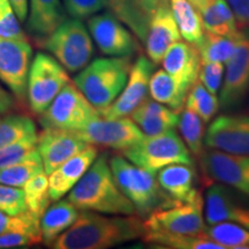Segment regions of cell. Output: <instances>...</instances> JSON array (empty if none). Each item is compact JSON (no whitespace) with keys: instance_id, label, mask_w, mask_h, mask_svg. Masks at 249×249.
<instances>
[{"instance_id":"1","label":"cell","mask_w":249,"mask_h":249,"mask_svg":"<svg viewBox=\"0 0 249 249\" xmlns=\"http://www.w3.org/2000/svg\"><path fill=\"white\" fill-rule=\"evenodd\" d=\"M144 222L134 214L105 216L96 211L81 210L70 229L62 232L50 247L55 249H107L144 235Z\"/></svg>"},{"instance_id":"2","label":"cell","mask_w":249,"mask_h":249,"mask_svg":"<svg viewBox=\"0 0 249 249\" xmlns=\"http://www.w3.org/2000/svg\"><path fill=\"white\" fill-rule=\"evenodd\" d=\"M68 201L79 210L114 216L136 213L135 207L117 185L105 155L96 158L85 176L71 188Z\"/></svg>"},{"instance_id":"3","label":"cell","mask_w":249,"mask_h":249,"mask_svg":"<svg viewBox=\"0 0 249 249\" xmlns=\"http://www.w3.org/2000/svg\"><path fill=\"white\" fill-rule=\"evenodd\" d=\"M132 66L130 57L98 58L81 70L74 77V85L99 111L111 105L120 95Z\"/></svg>"},{"instance_id":"4","label":"cell","mask_w":249,"mask_h":249,"mask_svg":"<svg viewBox=\"0 0 249 249\" xmlns=\"http://www.w3.org/2000/svg\"><path fill=\"white\" fill-rule=\"evenodd\" d=\"M108 165L117 185L135 207L139 217L145 219L157 209L176 204L160 188L155 174L121 156H113Z\"/></svg>"},{"instance_id":"5","label":"cell","mask_w":249,"mask_h":249,"mask_svg":"<svg viewBox=\"0 0 249 249\" xmlns=\"http://www.w3.org/2000/svg\"><path fill=\"white\" fill-rule=\"evenodd\" d=\"M39 44L71 73L83 70L95 51L89 30L82 21L74 18H65L48 37L39 40Z\"/></svg>"},{"instance_id":"6","label":"cell","mask_w":249,"mask_h":249,"mask_svg":"<svg viewBox=\"0 0 249 249\" xmlns=\"http://www.w3.org/2000/svg\"><path fill=\"white\" fill-rule=\"evenodd\" d=\"M124 156L130 163L155 176L171 164L194 165L191 151L176 129L158 135H145L135 145L124 150Z\"/></svg>"},{"instance_id":"7","label":"cell","mask_w":249,"mask_h":249,"mask_svg":"<svg viewBox=\"0 0 249 249\" xmlns=\"http://www.w3.org/2000/svg\"><path fill=\"white\" fill-rule=\"evenodd\" d=\"M39 116L43 128L77 132L101 114L74 83L68 82Z\"/></svg>"},{"instance_id":"8","label":"cell","mask_w":249,"mask_h":249,"mask_svg":"<svg viewBox=\"0 0 249 249\" xmlns=\"http://www.w3.org/2000/svg\"><path fill=\"white\" fill-rule=\"evenodd\" d=\"M68 82L70 76L57 59L43 52L37 53L30 65L27 86L28 102L34 113L42 114Z\"/></svg>"},{"instance_id":"9","label":"cell","mask_w":249,"mask_h":249,"mask_svg":"<svg viewBox=\"0 0 249 249\" xmlns=\"http://www.w3.org/2000/svg\"><path fill=\"white\" fill-rule=\"evenodd\" d=\"M203 205V197L198 194L192 201L160 208L145 218V230L173 234L203 235L207 229Z\"/></svg>"},{"instance_id":"10","label":"cell","mask_w":249,"mask_h":249,"mask_svg":"<svg viewBox=\"0 0 249 249\" xmlns=\"http://www.w3.org/2000/svg\"><path fill=\"white\" fill-rule=\"evenodd\" d=\"M33 49L28 39L0 36V81L18 101L27 98Z\"/></svg>"},{"instance_id":"11","label":"cell","mask_w":249,"mask_h":249,"mask_svg":"<svg viewBox=\"0 0 249 249\" xmlns=\"http://www.w3.org/2000/svg\"><path fill=\"white\" fill-rule=\"evenodd\" d=\"M226 62L219 107L232 110L241 104L249 91V31H239L234 52Z\"/></svg>"},{"instance_id":"12","label":"cell","mask_w":249,"mask_h":249,"mask_svg":"<svg viewBox=\"0 0 249 249\" xmlns=\"http://www.w3.org/2000/svg\"><path fill=\"white\" fill-rule=\"evenodd\" d=\"M74 133L88 144L123 151L135 145L145 136L138 124L126 117L117 119L99 117L87 124L85 128Z\"/></svg>"},{"instance_id":"13","label":"cell","mask_w":249,"mask_h":249,"mask_svg":"<svg viewBox=\"0 0 249 249\" xmlns=\"http://www.w3.org/2000/svg\"><path fill=\"white\" fill-rule=\"evenodd\" d=\"M88 29L102 53L110 57H130L139 50V43L128 27L111 12L89 18Z\"/></svg>"},{"instance_id":"14","label":"cell","mask_w":249,"mask_h":249,"mask_svg":"<svg viewBox=\"0 0 249 249\" xmlns=\"http://www.w3.org/2000/svg\"><path fill=\"white\" fill-rule=\"evenodd\" d=\"M200 157L201 167L208 178L249 196V155L210 149L202 152Z\"/></svg>"},{"instance_id":"15","label":"cell","mask_w":249,"mask_h":249,"mask_svg":"<svg viewBox=\"0 0 249 249\" xmlns=\"http://www.w3.org/2000/svg\"><path fill=\"white\" fill-rule=\"evenodd\" d=\"M154 70V62L145 55H140L133 64L128 80L120 95L111 105L98 111L101 117L105 119H117L129 116L147 98L149 82Z\"/></svg>"},{"instance_id":"16","label":"cell","mask_w":249,"mask_h":249,"mask_svg":"<svg viewBox=\"0 0 249 249\" xmlns=\"http://www.w3.org/2000/svg\"><path fill=\"white\" fill-rule=\"evenodd\" d=\"M205 220L209 225L234 223L249 230V204L223 183H213L205 193Z\"/></svg>"},{"instance_id":"17","label":"cell","mask_w":249,"mask_h":249,"mask_svg":"<svg viewBox=\"0 0 249 249\" xmlns=\"http://www.w3.org/2000/svg\"><path fill=\"white\" fill-rule=\"evenodd\" d=\"M208 148L235 155H249V117L219 116L205 133Z\"/></svg>"},{"instance_id":"18","label":"cell","mask_w":249,"mask_h":249,"mask_svg":"<svg viewBox=\"0 0 249 249\" xmlns=\"http://www.w3.org/2000/svg\"><path fill=\"white\" fill-rule=\"evenodd\" d=\"M88 145L76 133L68 130L44 128L37 138V151L48 176Z\"/></svg>"},{"instance_id":"19","label":"cell","mask_w":249,"mask_h":249,"mask_svg":"<svg viewBox=\"0 0 249 249\" xmlns=\"http://www.w3.org/2000/svg\"><path fill=\"white\" fill-rule=\"evenodd\" d=\"M181 38L179 28L174 20L169 0H163L151 14L148 33L145 37V49L148 58L158 65L171 45Z\"/></svg>"},{"instance_id":"20","label":"cell","mask_w":249,"mask_h":249,"mask_svg":"<svg viewBox=\"0 0 249 249\" xmlns=\"http://www.w3.org/2000/svg\"><path fill=\"white\" fill-rule=\"evenodd\" d=\"M161 62L165 71L173 77L183 92L188 93L198 79L202 64L197 48L188 42L178 40L167 49Z\"/></svg>"},{"instance_id":"21","label":"cell","mask_w":249,"mask_h":249,"mask_svg":"<svg viewBox=\"0 0 249 249\" xmlns=\"http://www.w3.org/2000/svg\"><path fill=\"white\" fill-rule=\"evenodd\" d=\"M97 152L95 145L89 144L49 174V195L51 201L60 200L71 191L97 158Z\"/></svg>"},{"instance_id":"22","label":"cell","mask_w":249,"mask_h":249,"mask_svg":"<svg viewBox=\"0 0 249 249\" xmlns=\"http://www.w3.org/2000/svg\"><path fill=\"white\" fill-rule=\"evenodd\" d=\"M157 181L165 194L176 203L192 201L201 194L195 187L196 172L194 165H167L160 171Z\"/></svg>"},{"instance_id":"23","label":"cell","mask_w":249,"mask_h":249,"mask_svg":"<svg viewBox=\"0 0 249 249\" xmlns=\"http://www.w3.org/2000/svg\"><path fill=\"white\" fill-rule=\"evenodd\" d=\"M132 120L144 135L152 136L176 129L179 123V112L164 107L154 99L145 98L132 113Z\"/></svg>"},{"instance_id":"24","label":"cell","mask_w":249,"mask_h":249,"mask_svg":"<svg viewBox=\"0 0 249 249\" xmlns=\"http://www.w3.org/2000/svg\"><path fill=\"white\" fill-rule=\"evenodd\" d=\"M28 31L38 40L44 39L66 18L60 0H30Z\"/></svg>"},{"instance_id":"25","label":"cell","mask_w":249,"mask_h":249,"mask_svg":"<svg viewBox=\"0 0 249 249\" xmlns=\"http://www.w3.org/2000/svg\"><path fill=\"white\" fill-rule=\"evenodd\" d=\"M79 209L68 200H58L40 217L42 241L51 246L55 239L73 225L79 217Z\"/></svg>"},{"instance_id":"26","label":"cell","mask_w":249,"mask_h":249,"mask_svg":"<svg viewBox=\"0 0 249 249\" xmlns=\"http://www.w3.org/2000/svg\"><path fill=\"white\" fill-rule=\"evenodd\" d=\"M200 14L207 33L226 37H234L239 33L234 14L226 0H213Z\"/></svg>"},{"instance_id":"27","label":"cell","mask_w":249,"mask_h":249,"mask_svg":"<svg viewBox=\"0 0 249 249\" xmlns=\"http://www.w3.org/2000/svg\"><path fill=\"white\" fill-rule=\"evenodd\" d=\"M170 7L180 35L186 42L197 46L204 36V28L200 12L189 0H170Z\"/></svg>"},{"instance_id":"28","label":"cell","mask_w":249,"mask_h":249,"mask_svg":"<svg viewBox=\"0 0 249 249\" xmlns=\"http://www.w3.org/2000/svg\"><path fill=\"white\" fill-rule=\"evenodd\" d=\"M143 241L152 247L171 249H224L223 246L203 235L173 234V233L145 231Z\"/></svg>"},{"instance_id":"29","label":"cell","mask_w":249,"mask_h":249,"mask_svg":"<svg viewBox=\"0 0 249 249\" xmlns=\"http://www.w3.org/2000/svg\"><path fill=\"white\" fill-rule=\"evenodd\" d=\"M149 92L154 101L180 112L185 105L187 93L180 89L178 83L163 70L155 71L149 82Z\"/></svg>"},{"instance_id":"30","label":"cell","mask_w":249,"mask_h":249,"mask_svg":"<svg viewBox=\"0 0 249 249\" xmlns=\"http://www.w3.org/2000/svg\"><path fill=\"white\" fill-rule=\"evenodd\" d=\"M107 8L110 9L111 13L116 15L124 26L133 31L134 35L144 43L150 17H148L139 7L135 0H107Z\"/></svg>"},{"instance_id":"31","label":"cell","mask_w":249,"mask_h":249,"mask_svg":"<svg viewBox=\"0 0 249 249\" xmlns=\"http://www.w3.org/2000/svg\"><path fill=\"white\" fill-rule=\"evenodd\" d=\"M36 124L23 114H0V149L31 136H37Z\"/></svg>"},{"instance_id":"32","label":"cell","mask_w":249,"mask_h":249,"mask_svg":"<svg viewBox=\"0 0 249 249\" xmlns=\"http://www.w3.org/2000/svg\"><path fill=\"white\" fill-rule=\"evenodd\" d=\"M40 172H44L42 158L37 151L30 154L24 160L0 169V183L22 188L28 180Z\"/></svg>"},{"instance_id":"33","label":"cell","mask_w":249,"mask_h":249,"mask_svg":"<svg viewBox=\"0 0 249 249\" xmlns=\"http://www.w3.org/2000/svg\"><path fill=\"white\" fill-rule=\"evenodd\" d=\"M178 127L181 134V139L187 144L189 151L200 157L204 151L205 123L195 112L185 108L179 117Z\"/></svg>"},{"instance_id":"34","label":"cell","mask_w":249,"mask_h":249,"mask_svg":"<svg viewBox=\"0 0 249 249\" xmlns=\"http://www.w3.org/2000/svg\"><path fill=\"white\" fill-rule=\"evenodd\" d=\"M238 35V34H236ZM236 35L226 37L205 33L203 38L196 48L202 62H226L235 50Z\"/></svg>"},{"instance_id":"35","label":"cell","mask_w":249,"mask_h":249,"mask_svg":"<svg viewBox=\"0 0 249 249\" xmlns=\"http://www.w3.org/2000/svg\"><path fill=\"white\" fill-rule=\"evenodd\" d=\"M204 235L227 248H249V230L234 223H218L205 229Z\"/></svg>"},{"instance_id":"36","label":"cell","mask_w":249,"mask_h":249,"mask_svg":"<svg viewBox=\"0 0 249 249\" xmlns=\"http://www.w3.org/2000/svg\"><path fill=\"white\" fill-rule=\"evenodd\" d=\"M22 189L24 192L27 211L40 219L51 201L49 195L48 174L45 172L36 174L30 180H28Z\"/></svg>"},{"instance_id":"37","label":"cell","mask_w":249,"mask_h":249,"mask_svg":"<svg viewBox=\"0 0 249 249\" xmlns=\"http://www.w3.org/2000/svg\"><path fill=\"white\" fill-rule=\"evenodd\" d=\"M185 105L207 124L213 120L217 111L219 110V99L216 95L208 91L201 81L197 79L187 93Z\"/></svg>"},{"instance_id":"38","label":"cell","mask_w":249,"mask_h":249,"mask_svg":"<svg viewBox=\"0 0 249 249\" xmlns=\"http://www.w3.org/2000/svg\"><path fill=\"white\" fill-rule=\"evenodd\" d=\"M7 232H24L42 240L40 219L29 211L20 214H8L0 210V234Z\"/></svg>"},{"instance_id":"39","label":"cell","mask_w":249,"mask_h":249,"mask_svg":"<svg viewBox=\"0 0 249 249\" xmlns=\"http://www.w3.org/2000/svg\"><path fill=\"white\" fill-rule=\"evenodd\" d=\"M37 136L21 140L13 144L0 149V169L24 160L37 149Z\"/></svg>"},{"instance_id":"40","label":"cell","mask_w":249,"mask_h":249,"mask_svg":"<svg viewBox=\"0 0 249 249\" xmlns=\"http://www.w3.org/2000/svg\"><path fill=\"white\" fill-rule=\"evenodd\" d=\"M0 36L14 39H28L9 0H0Z\"/></svg>"},{"instance_id":"41","label":"cell","mask_w":249,"mask_h":249,"mask_svg":"<svg viewBox=\"0 0 249 249\" xmlns=\"http://www.w3.org/2000/svg\"><path fill=\"white\" fill-rule=\"evenodd\" d=\"M0 210L8 214H20L27 211L22 188L0 183Z\"/></svg>"},{"instance_id":"42","label":"cell","mask_w":249,"mask_h":249,"mask_svg":"<svg viewBox=\"0 0 249 249\" xmlns=\"http://www.w3.org/2000/svg\"><path fill=\"white\" fill-rule=\"evenodd\" d=\"M64 8L71 18L85 20L107 8V0H62Z\"/></svg>"},{"instance_id":"43","label":"cell","mask_w":249,"mask_h":249,"mask_svg":"<svg viewBox=\"0 0 249 249\" xmlns=\"http://www.w3.org/2000/svg\"><path fill=\"white\" fill-rule=\"evenodd\" d=\"M224 66L222 62H202L198 80L209 92L217 96L223 82Z\"/></svg>"},{"instance_id":"44","label":"cell","mask_w":249,"mask_h":249,"mask_svg":"<svg viewBox=\"0 0 249 249\" xmlns=\"http://www.w3.org/2000/svg\"><path fill=\"white\" fill-rule=\"evenodd\" d=\"M42 240L24 232H7L0 234V249L21 248L39 244Z\"/></svg>"},{"instance_id":"45","label":"cell","mask_w":249,"mask_h":249,"mask_svg":"<svg viewBox=\"0 0 249 249\" xmlns=\"http://www.w3.org/2000/svg\"><path fill=\"white\" fill-rule=\"evenodd\" d=\"M231 7L238 27L249 29V0H226Z\"/></svg>"},{"instance_id":"46","label":"cell","mask_w":249,"mask_h":249,"mask_svg":"<svg viewBox=\"0 0 249 249\" xmlns=\"http://www.w3.org/2000/svg\"><path fill=\"white\" fill-rule=\"evenodd\" d=\"M14 98L7 90L0 86V114L8 113L14 107Z\"/></svg>"},{"instance_id":"47","label":"cell","mask_w":249,"mask_h":249,"mask_svg":"<svg viewBox=\"0 0 249 249\" xmlns=\"http://www.w3.org/2000/svg\"><path fill=\"white\" fill-rule=\"evenodd\" d=\"M12 7H13L15 14L18 18V21L24 22L27 20L28 11H29V4L28 0H9Z\"/></svg>"},{"instance_id":"48","label":"cell","mask_w":249,"mask_h":249,"mask_svg":"<svg viewBox=\"0 0 249 249\" xmlns=\"http://www.w3.org/2000/svg\"><path fill=\"white\" fill-rule=\"evenodd\" d=\"M163 0H135V2L138 4L140 8L144 12L148 17H151V14L154 13L155 9L158 7V5Z\"/></svg>"},{"instance_id":"49","label":"cell","mask_w":249,"mask_h":249,"mask_svg":"<svg viewBox=\"0 0 249 249\" xmlns=\"http://www.w3.org/2000/svg\"><path fill=\"white\" fill-rule=\"evenodd\" d=\"M189 1L192 2L193 6H194V7L197 9L198 12H201L202 9H203L204 7H207V6L209 5L213 0H189Z\"/></svg>"}]
</instances>
